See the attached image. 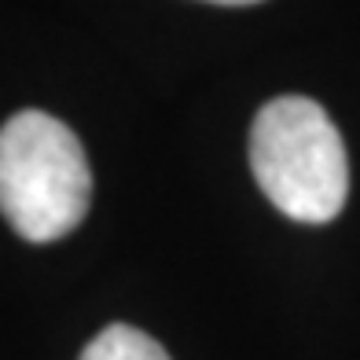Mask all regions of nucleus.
Here are the masks:
<instances>
[{
    "label": "nucleus",
    "mask_w": 360,
    "mask_h": 360,
    "mask_svg": "<svg viewBox=\"0 0 360 360\" xmlns=\"http://www.w3.org/2000/svg\"><path fill=\"white\" fill-rule=\"evenodd\" d=\"M92 169L59 118L19 110L0 129V214L30 243H52L85 221Z\"/></svg>",
    "instance_id": "obj_2"
},
{
    "label": "nucleus",
    "mask_w": 360,
    "mask_h": 360,
    "mask_svg": "<svg viewBox=\"0 0 360 360\" xmlns=\"http://www.w3.org/2000/svg\"><path fill=\"white\" fill-rule=\"evenodd\" d=\"M210 4H228V8H239V4H257V0H210Z\"/></svg>",
    "instance_id": "obj_4"
},
{
    "label": "nucleus",
    "mask_w": 360,
    "mask_h": 360,
    "mask_svg": "<svg viewBox=\"0 0 360 360\" xmlns=\"http://www.w3.org/2000/svg\"><path fill=\"white\" fill-rule=\"evenodd\" d=\"M250 169L265 199L290 221L327 224L346 206V147L327 110L305 96H280L257 110Z\"/></svg>",
    "instance_id": "obj_1"
},
{
    "label": "nucleus",
    "mask_w": 360,
    "mask_h": 360,
    "mask_svg": "<svg viewBox=\"0 0 360 360\" xmlns=\"http://www.w3.org/2000/svg\"><path fill=\"white\" fill-rule=\"evenodd\" d=\"M81 360H169V353L151 335H143L140 327L110 323L85 346Z\"/></svg>",
    "instance_id": "obj_3"
}]
</instances>
